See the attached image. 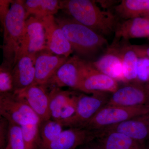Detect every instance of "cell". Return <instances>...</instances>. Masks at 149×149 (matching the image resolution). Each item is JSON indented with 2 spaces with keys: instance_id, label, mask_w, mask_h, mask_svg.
I'll return each mask as SVG.
<instances>
[{
  "instance_id": "obj_1",
  "label": "cell",
  "mask_w": 149,
  "mask_h": 149,
  "mask_svg": "<svg viewBox=\"0 0 149 149\" xmlns=\"http://www.w3.org/2000/svg\"><path fill=\"white\" fill-rule=\"evenodd\" d=\"M60 6L68 16L102 36L115 32L118 23L113 14L102 10L94 1H60Z\"/></svg>"
},
{
  "instance_id": "obj_2",
  "label": "cell",
  "mask_w": 149,
  "mask_h": 149,
  "mask_svg": "<svg viewBox=\"0 0 149 149\" xmlns=\"http://www.w3.org/2000/svg\"><path fill=\"white\" fill-rule=\"evenodd\" d=\"M73 51L79 55L91 57L107 45L102 35L69 16L55 17Z\"/></svg>"
},
{
  "instance_id": "obj_3",
  "label": "cell",
  "mask_w": 149,
  "mask_h": 149,
  "mask_svg": "<svg viewBox=\"0 0 149 149\" xmlns=\"http://www.w3.org/2000/svg\"><path fill=\"white\" fill-rule=\"evenodd\" d=\"M26 19L24 1H13L2 24L3 29L2 49L4 61L7 63L13 68Z\"/></svg>"
},
{
  "instance_id": "obj_4",
  "label": "cell",
  "mask_w": 149,
  "mask_h": 149,
  "mask_svg": "<svg viewBox=\"0 0 149 149\" xmlns=\"http://www.w3.org/2000/svg\"><path fill=\"white\" fill-rule=\"evenodd\" d=\"M149 113V106L125 107L106 105L81 128L96 131Z\"/></svg>"
},
{
  "instance_id": "obj_5",
  "label": "cell",
  "mask_w": 149,
  "mask_h": 149,
  "mask_svg": "<svg viewBox=\"0 0 149 149\" xmlns=\"http://www.w3.org/2000/svg\"><path fill=\"white\" fill-rule=\"evenodd\" d=\"M0 114L9 122L20 126L39 124L41 121L27 102L15 93L0 95Z\"/></svg>"
},
{
  "instance_id": "obj_6",
  "label": "cell",
  "mask_w": 149,
  "mask_h": 149,
  "mask_svg": "<svg viewBox=\"0 0 149 149\" xmlns=\"http://www.w3.org/2000/svg\"><path fill=\"white\" fill-rule=\"evenodd\" d=\"M107 93L99 92L93 93L91 95H78L74 114L68 119L60 122L63 127L82 128L107 104L111 96Z\"/></svg>"
},
{
  "instance_id": "obj_7",
  "label": "cell",
  "mask_w": 149,
  "mask_h": 149,
  "mask_svg": "<svg viewBox=\"0 0 149 149\" xmlns=\"http://www.w3.org/2000/svg\"><path fill=\"white\" fill-rule=\"evenodd\" d=\"M45 49H47L45 32L42 23L34 17H29L25 21L14 63L22 56H33Z\"/></svg>"
},
{
  "instance_id": "obj_8",
  "label": "cell",
  "mask_w": 149,
  "mask_h": 149,
  "mask_svg": "<svg viewBox=\"0 0 149 149\" xmlns=\"http://www.w3.org/2000/svg\"><path fill=\"white\" fill-rule=\"evenodd\" d=\"M118 88L117 80L100 72L91 63L85 61L77 91L90 94L99 92L112 93Z\"/></svg>"
},
{
  "instance_id": "obj_9",
  "label": "cell",
  "mask_w": 149,
  "mask_h": 149,
  "mask_svg": "<svg viewBox=\"0 0 149 149\" xmlns=\"http://www.w3.org/2000/svg\"><path fill=\"white\" fill-rule=\"evenodd\" d=\"M107 105L149 106V84L131 83L119 87L111 95Z\"/></svg>"
},
{
  "instance_id": "obj_10",
  "label": "cell",
  "mask_w": 149,
  "mask_h": 149,
  "mask_svg": "<svg viewBox=\"0 0 149 149\" xmlns=\"http://www.w3.org/2000/svg\"><path fill=\"white\" fill-rule=\"evenodd\" d=\"M84 62L77 56L69 58L48 82L47 88L68 87L77 91Z\"/></svg>"
},
{
  "instance_id": "obj_11",
  "label": "cell",
  "mask_w": 149,
  "mask_h": 149,
  "mask_svg": "<svg viewBox=\"0 0 149 149\" xmlns=\"http://www.w3.org/2000/svg\"><path fill=\"white\" fill-rule=\"evenodd\" d=\"M69 58L55 54L47 49L37 53L33 56L35 70V83L47 88L48 82Z\"/></svg>"
},
{
  "instance_id": "obj_12",
  "label": "cell",
  "mask_w": 149,
  "mask_h": 149,
  "mask_svg": "<svg viewBox=\"0 0 149 149\" xmlns=\"http://www.w3.org/2000/svg\"><path fill=\"white\" fill-rule=\"evenodd\" d=\"M95 132L97 133L114 132L122 133L143 144L144 142L149 139V113Z\"/></svg>"
},
{
  "instance_id": "obj_13",
  "label": "cell",
  "mask_w": 149,
  "mask_h": 149,
  "mask_svg": "<svg viewBox=\"0 0 149 149\" xmlns=\"http://www.w3.org/2000/svg\"><path fill=\"white\" fill-rule=\"evenodd\" d=\"M41 21L45 32L47 49L55 54L69 57L73 49L56 21L55 17L49 15Z\"/></svg>"
},
{
  "instance_id": "obj_14",
  "label": "cell",
  "mask_w": 149,
  "mask_h": 149,
  "mask_svg": "<svg viewBox=\"0 0 149 149\" xmlns=\"http://www.w3.org/2000/svg\"><path fill=\"white\" fill-rule=\"evenodd\" d=\"M14 93L27 102L41 121L51 119L49 93L46 87L34 83L24 90Z\"/></svg>"
},
{
  "instance_id": "obj_15",
  "label": "cell",
  "mask_w": 149,
  "mask_h": 149,
  "mask_svg": "<svg viewBox=\"0 0 149 149\" xmlns=\"http://www.w3.org/2000/svg\"><path fill=\"white\" fill-rule=\"evenodd\" d=\"M96 139L95 131L83 128H69L42 149H76Z\"/></svg>"
},
{
  "instance_id": "obj_16",
  "label": "cell",
  "mask_w": 149,
  "mask_h": 149,
  "mask_svg": "<svg viewBox=\"0 0 149 149\" xmlns=\"http://www.w3.org/2000/svg\"><path fill=\"white\" fill-rule=\"evenodd\" d=\"M15 92L24 90L35 83V70L33 56L19 58L12 69Z\"/></svg>"
},
{
  "instance_id": "obj_17",
  "label": "cell",
  "mask_w": 149,
  "mask_h": 149,
  "mask_svg": "<svg viewBox=\"0 0 149 149\" xmlns=\"http://www.w3.org/2000/svg\"><path fill=\"white\" fill-rule=\"evenodd\" d=\"M114 33L117 39H149V19L140 17L124 20L118 23Z\"/></svg>"
},
{
  "instance_id": "obj_18",
  "label": "cell",
  "mask_w": 149,
  "mask_h": 149,
  "mask_svg": "<svg viewBox=\"0 0 149 149\" xmlns=\"http://www.w3.org/2000/svg\"><path fill=\"white\" fill-rule=\"evenodd\" d=\"M91 63L99 71L118 82H126L123 74L122 61L117 49L108 50L106 53Z\"/></svg>"
},
{
  "instance_id": "obj_19",
  "label": "cell",
  "mask_w": 149,
  "mask_h": 149,
  "mask_svg": "<svg viewBox=\"0 0 149 149\" xmlns=\"http://www.w3.org/2000/svg\"><path fill=\"white\" fill-rule=\"evenodd\" d=\"M96 133L104 149H145L143 144L117 132Z\"/></svg>"
},
{
  "instance_id": "obj_20",
  "label": "cell",
  "mask_w": 149,
  "mask_h": 149,
  "mask_svg": "<svg viewBox=\"0 0 149 149\" xmlns=\"http://www.w3.org/2000/svg\"><path fill=\"white\" fill-rule=\"evenodd\" d=\"M24 6L27 19L32 16L40 20L61 9L60 1L57 0H27L24 1Z\"/></svg>"
},
{
  "instance_id": "obj_21",
  "label": "cell",
  "mask_w": 149,
  "mask_h": 149,
  "mask_svg": "<svg viewBox=\"0 0 149 149\" xmlns=\"http://www.w3.org/2000/svg\"><path fill=\"white\" fill-rule=\"evenodd\" d=\"M114 9L125 20L142 17L149 12V0H122Z\"/></svg>"
},
{
  "instance_id": "obj_22",
  "label": "cell",
  "mask_w": 149,
  "mask_h": 149,
  "mask_svg": "<svg viewBox=\"0 0 149 149\" xmlns=\"http://www.w3.org/2000/svg\"><path fill=\"white\" fill-rule=\"evenodd\" d=\"M117 51L122 61L126 82L136 79L138 75L139 57L132 45H125Z\"/></svg>"
},
{
  "instance_id": "obj_23",
  "label": "cell",
  "mask_w": 149,
  "mask_h": 149,
  "mask_svg": "<svg viewBox=\"0 0 149 149\" xmlns=\"http://www.w3.org/2000/svg\"><path fill=\"white\" fill-rule=\"evenodd\" d=\"M75 94L70 91H63L60 88H52L49 92L51 119L60 121L62 111Z\"/></svg>"
},
{
  "instance_id": "obj_24",
  "label": "cell",
  "mask_w": 149,
  "mask_h": 149,
  "mask_svg": "<svg viewBox=\"0 0 149 149\" xmlns=\"http://www.w3.org/2000/svg\"><path fill=\"white\" fill-rule=\"evenodd\" d=\"M61 123L52 119L43 120L39 125L40 142L38 149H42L47 146L59 136L63 131Z\"/></svg>"
},
{
  "instance_id": "obj_25",
  "label": "cell",
  "mask_w": 149,
  "mask_h": 149,
  "mask_svg": "<svg viewBox=\"0 0 149 149\" xmlns=\"http://www.w3.org/2000/svg\"><path fill=\"white\" fill-rule=\"evenodd\" d=\"M13 68L3 61L0 67V95L14 93Z\"/></svg>"
},
{
  "instance_id": "obj_26",
  "label": "cell",
  "mask_w": 149,
  "mask_h": 149,
  "mask_svg": "<svg viewBox=\"0 0 149 149\" xmlns=\"http://www.w3.org/2000/svg\"><path fill=\"white\" fill-rule=\"evenodd\" d=\"M39 124L21 126L25 149H38L40 139Z\"/></svg>"
},
{
  "instance_id": "obj_27",
  "label": "cell",
  "mask_w": 149,
  "mask_h": 149,
  "mask_svg": "<svg viewBox=\"0 0 149 149\" xmlns=\"http://www.w3.org/2000/svg\"><path fill=\"white\" fill-rule=\"evenodd\" d=\"M9 123L7 146L10 149H25L21 126L12 123Z\"/></svg>"
},
{
  "instance_id": "obj_28",
  "label": "cell",
  "mask_w": 149,
  "mask_h": 149,
  "mask_svg": "<svg viewBox=\"0 0 149 149\" xmlns=\"http://www.w3.org/2000/svg\"><path fill=\"white\" fill-rule=\"evenodd\" d=\"M78 95V94H74L71 100L65 106L62 111L60 120L59 122L68 119L74 114L76 111Z\"/></svg>"
},
{
  "instance_id": "obj_29",
  "label": "cell",
  "mask_w": 149,
  "mask_h": 149,
  "mask_svg": "<svg viewBox=\"0 0 149 149\" xmlns=\"http://www.w3.org/2000/svg\"><path fill=\"white\" fill-rule=\"evenodd\" d=\"M9 123L8 120L1 116L0 118V149H5L7 146Z\"/></svg>"
},
{
  "instance_id": "obj_30",
  "label": "cell",
  "mask_w": 149,
  "mask_h": 149,
  "mask_svg": "<svg viewBox=\"0 0 149 149\" xmlns=\"http://www.w3.org/2000/svg\"><path fill=\"white\" fill-rule=\"evenodd\" d=\"M13 1L11 0H1L0 1V20L2 24L7 14L10 9Z\"/></svg>"
},
{
  "instance_id": "obj_31",
  "label": "cell",
  "mask_w": 149,
  "mask_h": 149,
  "mask_svg": "<svg viewBox=\"0 0 149 149\" xmlns=\"http://www.w3.org/2000/svg\"><path fill=\"white\" fill-rule=\"evenodd\" d=\"M140 58H146L149 60V46L132 45Z\"/></svg>"
},
{
  "instance_id": "obj_32",
  "label": "cell",
  "mask_w": 149,
  "mask_h": 149,
  "mask_svg": "<svg viewBox=\"0 0 149 149\" xmlns=\"http://www.w3.org/2000/svg\"><path fill=\"white\" fill-rule=\"evenodd\" d=\"M79 148V149H104L100 141H98L96 142L95 139L81 146Z\"/></svg>"
},
{
  "instance_id": "obj_33",
  "label": "cell",
  "mask_w": 149,
  "mask_h": 149,
  "mask_svg": "<svg viewBox=\"0 0 149 149\" xmlns=\"http://www.w3.org/2000/svg\"><path fill=\"white\" fill-rule=\"evenodd\" d=\"M142 17H146L147 18L149 19V12L145 14H144Z\"/></svg>"
}]
</instances>
